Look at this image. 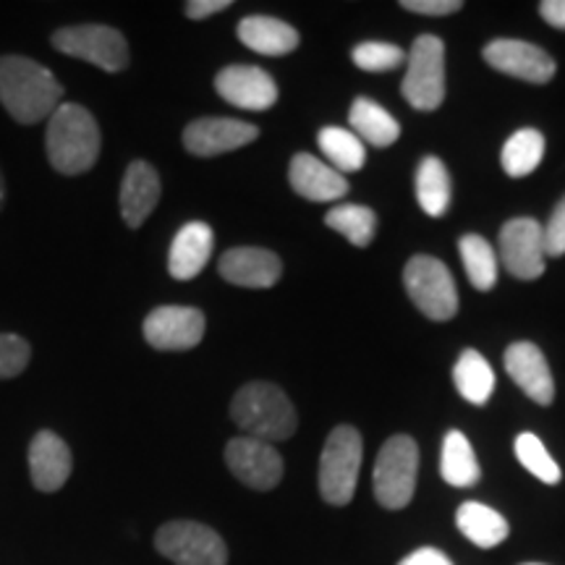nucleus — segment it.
<instances>
[{
    "label": "nucleus",
    "instance_id": "1",
    "mask_svg": "<svg viewBox=\"0 0 565 565\" xmlns=\"http://www.w3.org/2000/svg\"><path fill=\"white\" fill-rule=\"evenodd\" d=\"M63 103V84L51 68L26 55H0V105L13 121L34 126Z\"/></svg>",
    "mask_w": 565,
    "mask_h": 565
},
{
    "label": "nucleus",
    "instance_id": "2",
    "mask_svg": "<svg viewBox=\"0 0 565 565\" xmlns=\"http://www.w3.org/2000/svg\"><path fill=\"white\" fill-rule=\"evenodd\" d=\"M100 126L87 108L76 103H61L47 118L45 150L47 160L63 175H82L95 168L100 158Z\"/></svg>",
    "mask_w": 565,
    "mask_h": 565
},
{
    "label": "nucleus",
    "instance_id": "3",
    "mask_svg": "<svg viewBox=\"0 0 565 565\" xmlns=\"http://www.w3.org/2000/svg\"><path fill=\"white\" fill-rule=\"evenodd\" d=\"M231 416L249 437L265 443L288 440L296 433V408L273 383H249L233 395Z\"/></svg>",
    "mask_w": 565,
    "mask_h": 565
},
{
    "label": "nucleus",
    "instance_id": "4",
    "mask_svg": "<svg viewBox=\"0 0 565 565\" xmlns=\"http://www.w3.org/2000/svg\"><path fill=\"white\" fill-rule=\"evenodd\" d=\"M364 443L359 429L341 424L328 435L320 458V494L330 505H349L356 492L359 469H362Z\"/></svg>",
    "mask_w": 565,
    "mask_h": 565
},
{
    "label": "nucleus",
    "instance_id": "5",
    "mask_svg": "<svg viewBox=\"0 0 565 565\" xmlns=\"http://www.w3.org/2000/svg\"><path fill=\"white\" fill-rule=\"evenodd\" d=\"M419 475V445L414 437L395 435L383 445L374 461V498L387 511H401L412 503Z\"/></svg>",
    "mask_w": 565,
    "mask_h": 565
},
{
    "label": "nucleus",
    "instance_id": "6",
    "mask_svg": "<svg viewBox=\"0 0 565 565\" xmlns=\"http://www.w3.org/2000/svg\"><path fill=\"white\" fill-rule=\"evenodd\" d=\"M53 47L68 58L87 61L92 66L118 74L129 66V42L116 26L76 24L53 32Z\"/></svg>",
    "mask_w": 565,
    "mask_h": 565
},
{
    "label": "nucleus",
    "instance_id": "7",
    "mask_svg": "<svg viewBox=\"0 0 565 565\" xmlns=\"http://www.w3.org/2000/svg\"><path fill=\"white\" fill-rule=\"evenodd\" d=\"M406 294L412 296L416 309L435 322L454 320L458 312V291L454 275L445 263L427 254H416L408 259L404 270Z\"/></svg>",
    "mask_w": 565,
    "mask_h": 565
},
{
    "label": "nucleus",
    "instance_id": "8",
    "mask_svg": "<svg viewBox=\"0 0 565 565\" xmlns=\"http://www.w3.org/2000/svg\"><path fill=\"white\" fill-rule=\"evenodd\" d=\"M414 110H437L445 100V45L435 34H422L408 51V66L401 84Z\"/></svg>",
    "mask_w": 565,
    "mask_h": 565
},
{
    "label": "nucleus",
    "instance_id": "9",
    "mask_svg": "<svg viewBox=\"0 0 565 565\" xmlns=\"http://www.w3.org/2000/svg\"><path fill=\"white\" fill-rule=\"evenodd\" d=\"M154 547L175 565H225L228 547L215 529L200 521H168L154 534Z\"/></svg>",
    "mask_w": 565,
    "mask_h": 565
},
{
    "label": "nucleus",
    "instance_id": "10",
    "mask_svg": "<svg viewBox=\"0 0 565 565\" xmlns=\"http://www.w3.org/2000/svg\"><path fill=\"white\" fill-rule=\"evenodd\" d=\"M500 263L519 280H536L547 267L545 233L534 217H513L500 228Z\"/></svg>",
    "mask_w": 565,
    "mask_h": 565
},
{
    "label": "nucleus",
    "instance_id": "11",
    "mask_svg": "<svg viewBox=\"0 0 565 565\" xmlns=\"http://www.w3.org/2000/svg\"><path fill=\"white\" fill-rule=\"evenodd\" d=\"M225 463L231 475L257 492H267L280 484L282 458L273 443L257 440V437H233L225 445Z\"/></svg>",
    "mask_w": 565,
    "mask_h": 565
},
{
    "label": "nucleus",
    "instance_id": "12",
    "mask_svg": "<svg viewBox=\"0 0 565 565\" xmlns=\"http://www.w3.org/2000/svg\"><path fill=\"white\" fill-rule=\"evenodd\" d=\"M482 58L500 74L529 84L553 82L557 71L553 55L526 40H492L482 51Z\"/></svg>",
    "mask_w": 565,
    "mask_h": 565
},
{
    "label": "nucleus",
    "instance_id": "13",
    "mask_svg": "<svg viewBox=\"0 0 565 565\" xmlns=\"http://www.w3.org/2000/svg\"><path fill=\"white\" fill-rule=\"evenodd\" d=\"M207 320L194 307H158L145 320V341L154 351H192L202 343Z\"/></svg>",
    "mask_w": 565,
    "mask_h": 565
},
{
    "label": "nucleus",
    "instance_id": "14",
    "mask_svg": "<svg viewBox=\"0 0 565 565\" xmlns=\"http://www.w3.org/2000/svg\"><path fill=\"white\" fill-rule=\"evenodd\" d=\"M257 137V126L238 121V118H196L183 129V147L194 158H217V154L252 145Z\"/></svg>",
    "mask_w": 565,
    "mask_h": 565
},
{
    "label": "nucleus",
    "instance_id": "15",
    "mask_svg": "<svg viewBox=\"0 0 565 565\" xmlns=\"http://www.w3.org/2000/svg\"><path fill=\"white\" fill-rule=\"evenodd\" d=\"M215 92L233 108L242 110H267L278 103V84L265 68L257 66H236L221 68L215 76Z\"/></svg>",
    "mask_w": 565,
    "mask_h": 565
},
{
    "label": "nucleus",
    "instance_id": "16",
    "mask_svg": "<svg viewBox=\"0 0 565 565\" xmlns=\"http://www.w3.org/2000/svg\"><path fill=\"white\" fill-rule=\"evenodd\" d=\"M505 372L511 374L515 385L524 391L534 404L550 406L555 401V380L550 364L540 345L532 341H519L508 345L505 351Z\"/></svg>",
    "mask_w": 565,
    "mask_h": 565
},
{
    "label": "nucleus",
    "instance_id": "17",
    "mask_svg": "<svg viewBox=\"0 0 565 565\" xmlns=\"http://www.w3.org/2000/svg\"><path fill=\"white\" fill-rule=\"evenodd\" d=\"M217 270L233 286L242 288H273L280 280L282 263L270 249L259 246H236L228 249L217 263Z\"/></svg>",
    "mask_w": 565,
    "mask_h": 565
},
{
    "label": "nucleus",
    "instance_id": "18",
    "mask_svg": "<svg viewBox=\"0 0 565 565\" xmlns=\"http://www.w3.org/2000/svg\"><path fill=\"white\" fill-rule=\"evenodd\" d=\"M74 458L63 437L40 429L30 443V477L40 492H58L68 482Z\"/></svg>",
    "mask_w": 565,
    "mask_h": 565
},
{
    "label": "nucleus",
    "instance_id": "19",
    "mask_svg": "<svg viewBox=\"0 0 565 565\" xmlns=\"http://www.w3.org/2000/svg\"><path fill=\"white\" fill-rule=\"evenodd\" d=\"M160 173L147 160H134L121 181V217L129 228H141L160 202Z\"/></svg>",
    "mask_w": 565,
    "mask_h": 565
},
{
    "label": "nucleus",
    "instance_id": "20",
    "mask_svg": "<svg viewBox=\"0 0 565 565\" xmlns=\"http://www.w3.org/2000/svg\"><path fill=\"white\" fill-rule=\"evenodd\" d=\"M288 179H291L294 192L309 202L341 200L349 192V181L335 168L309 152L294 154L291 166H288Z\"/></svg>",
    "mask_w": 565,
    "mask_h": 565
},
{
    "label": "nucleus",
    "instance_id": "21",
    "mask_svg": "<svg viewBox=\"0 0 565 565\" xmlns=\"http://www.w3.org/2000/svg\"><path fill=\"white\" fill-rule=\"evenodd\" d=\"M212 249H215V233L207 223L192 221L173 236L168 252V273L175 280H192L207 267Z\"/></svg>",
    "mask_w": 565,
    "mask_h": 565
},
{
    "label": "nucleus",
    "instance_id": "22",
    "mask_svg": "<svg viewBox=\"0 0 565 565\" xmlns=\"http://www.w3.org/2000/svg\"><path fill=\"white\" fill-rule=\"evenodd\" d=\"M238 40L259 55H288L299 47V32L273 17H246L238 21Z\"/></svg>",
    "mask_w": 565,
    "mask_h": 565
},
{
    "label": "nucleus",
    "instance_id": "23",
    "mask_svg": "<svg viewBox=\"0 0 565 565\" xmlns=\"http://www.w3.org/2000/svg\"><path fill=\"white\" fill-rule=\"evenodd\" d=\"M456 524H458V529H461V534L466 536V540L475 542V545L482 550L498 547L500 542H505L508 534H511V526H508V521L503 519V515H500L490 505L475 503V500L458 508Z\"/></svg>",
    "mask_w": 565,
    "mask_h": 565
},
{
    "label": "nucleus",
    "instance_id": "24",
    "mask_svg": "<svg viewBox=\"0 0 565 565\" xmlns=\"http://www.w3.org/2000/svg\"><path fill=\"white\" fill-rule=\"evenodd\" d=\"M349 124H351L353 134L372 147H391L393 141H398V137H401L398 121H395L391 113L383 108V105H377L374 100H366V97L353 100L351 113H349Z\"/></svg>",
    "mask_w": 565,
    "mask_h": 565
},
{
    "label": "nucleus",
    "instance_id": "25",
    "mask_svg": "<svg viewBox=\"0 0 565 565\" xmlns=\"http://www.w3.org/2000/svg\"><path fill=\"white\" fill-rule=\"evenodd\" d=\"M440 475L450 487H475L482 479L475 448H471L469 437L458 429L445 435L443 440Z\"/></svg>",
    "mask_w": 565,
    "mask_h": 565
},
{
    "label": "nucleus",
    "instance_id": "26",
    "mask_svg": "<svg viewBox=\"0 0 565 565\" xmlns=\"http://www.w3.org/2000/svg\"><path fill=\"white\" fill-rule=\"evenodd\" d=\"M416 200L429 217H443L450 207V173L435 154H427L416 168Z\"/></svg>",
    "mask_w": 565,
    "mask_h": 565
},
{
    "label": "nucleus",
    "instance_id": "27",
    "mask_svg": "<svg viewBox=\"0 0 565 565\" xmlns=\"http://www.w3.org/2000/svg\"><path fill=\"white\" fill-rule=\"evenodd\" d=\"M454 383L461 398L475 406H484L492 398L494 391V372L482 353L466 349L454 366Z\"/></svg>",
    "mask_w": 565,
    "mask_h": 565
},
{
    "label": "nucleus",
    "instance_id": "28",
    "mask_svg": "<svg viewBox=\"0 0 565 565\" xmlns=\"http://www.w3.org/2000/svg\"><path fill=\"white\" fill-rule=\"evenodd\" d=\"M317 145H320L322 154L328 158V166L335 168L341 175L356 173L364 168L366 147L364 141L349 129H341V126H324V129L317 134Z\"/></svg>",
    "mask_w": 565,
    "mask_h": 565
},
{
    "label": "nucleus",
    "instance_id": "29",
    "mask_svg": "<svg viewBox=\"0 0 565 565\" xmlns=\"http://www.w3.org/2000/svg\"><path fill=\"white\" fill-rule=\"evenodd\" d=\"M542 158H545V137L536 129H521L513 137H508L503 145V171L511 179H526L529 173H534L540 168Z\"/></svg>",
    "mask_w": 565,
    "mask_h": 565
},
{
    "label": "nucleus",
    "instance_id": "30",
    "mask_svg": "<svg viewBox=\"0 0 565 565\" xmlns=\"http://www.w3.org/2000/svg\"><path fill=\"white\" fill-rule=\"evenodd\" d=\"M458 252H461V263L471 286L477 291H492L494 282H498V257H494L490 242L477 236V233H469L458 242Z\"/></svg>",
    "mask_w": 565,
    "mask_h": 565
},
{
    "label": "nucleus",
    "instance_id": "31",
    "mask_svg": "<svg viewBox=\"0 0 565 565\" xmlns=\"http://www.w3.org/2000/svg\"><path fill=\"white\" fill-rule=\"evenodd\" d=\"M324 223L349 238L353 246H362V249L372 244L374 233H377V215L364 204H335L324 215Z\"/></svg>",
    "mask_w": 565,
    "mask_h": 565
},
{
    "label": "nucleus",
    "instance_id": "32",
    "mask_svg": "<svg viewBox=\"0 0 565 565\" xmlns=\"http://www.w3.org/2000/svg\"><path fill=\"white\" fill-rule=\"evenodd\" d=\"M515 458H519L521 466L534 475L540 482L545 484H557L563 479L561 466L555 463V458L550 456V450L545 448V443L540 440L534 433H521L515 437Z\"/></svg>",
    "mask_w": 565,
    "mask_h": 565
},
{
    "label": "nucleus",
    "instance_id": "33",
    "mask_svg": "<svg viewBox=\"0 0 565 565\" xmlns=\"http://www.w3.org/2000/svg\"><path fill=\"white\" fill-rule=\"evenodd\" d=\"M404 58V51L391 42H362V45L353 47V63L370 74H385V71L398 68Z\"/></svg>",
    "mask_w": 565,
    "mask_h": 565
},
{
    "label": "nucleus",
    "instance_id": "34",
    "mask_svg": "<svg viewBox=\"0 0 565 565\" xmlns=\"http://www.w3.org/2000/svg\"><path fill=\"white\" fill-rule=\"evenodd\" d=\"M32 362V345L26 338L0 333V380L19 377Z\"/></svg>",
    "mask_w": 565,
    "mask_h": 565
},
{
    "label": "nucleus",
    "instance_id": "35",
    "mask_svg": "<svg viewBox=\"0 0 565 565\" xmlns=\"http://www.w3.org/2000/svg\"><path fill=\"white\" fill-rule=\"evenodd\" d=\"M542 233H545L547 257H563L565 254V194L563 200L555 204L550 221L542 225Z\"/></svg>",
    "mask_w": 565,
    "mask_h": 565
},
{
    "label": "nucleus",
    "instance_id": "36",
    "mask_svg": "<svg viewBox=\"0 0 565 565\" xmlns=\"http://www.w3.org/2000/svg\"><path fill=\"white\" fill-rule=\"evenodd\" d=\"M406 11L424 13V17H450V13L461 11V0H404Z\"/></svg>",
    "mask_w": 565,
    "mask_h": 565
},
{
    "label": "nucleus",
    "instance_id": "37",
    "mask_svg": "<svg viewBox=\"0 0 565 565\" xmlns=\"http://www.w3.org/2000/svg\"><path fill=\"white\" fill-rule=\"evenodd\" d=\"M231 9V0H192V3H186V17L194 19V21H202V19H210L215 17V13L221 11H228Z\"/></svg>",
    "mask_w": 565,
    "mask_h": 565
},
{
    "label": "nucleus",
    "instance_id": "38",
    "mask_svg": "<svg viewBox=\"0 0 565 565\" xmlns=\"http://www.w3.org/2000/svg\"><path fill=\"white\" fill-rule=\"evenodd\" d=\"M398 565H454V561L437 547H419L412 555H406Z\"/></svg>",
    "mask_w": 565,
    "mask_h": 565
},
{
    "label": "nucleus",
    "instance_id": "39",
    "mask_svg": "<svg viewBox=\"0 0 565 565\" xmlns=\"http://www.w3.org/2000/svg\"><path fill=\"white\" fill-rule=\"evenodd\" d=\"M540 17L545 19L550 26L565 32V0H542Z\"/></svg>",
    "mask_w": 565,
    "mask_h": 565
},
{
    "label": "nucleus",
    "instance_id": "40",
    "mask_svg": "<svg viewBox=\"0 0 565 565\" xmlns=\"http://www.w3.org/2000/svg\"><path fill=\"white\" fill-rule=\"evenodd\" d=\"M3 207H6V179L3 173H0V212H3Z\"/></svg>",
    "mask_w": 565,
    "mask_h": 565
},
{
    "label": "nucleus",
    "instance_id": "41",
    "mask_svg": "<svg viewBox=\"0 0 565 565\" xmlns=\"http://www.w3.org/2000/svg\"><path fill=\"white\" fill-rule=\"evenodd\" d=\"M524 565H545V563H524Z\"/></svg>",
    "mask_w": 565,
    "mask_h": 565
}]
</instances>
